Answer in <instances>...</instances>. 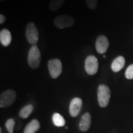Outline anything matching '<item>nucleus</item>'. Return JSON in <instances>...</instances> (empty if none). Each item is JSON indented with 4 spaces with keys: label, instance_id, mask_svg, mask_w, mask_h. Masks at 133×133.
<instances>
[{
    "label": "nucleus",
    "instance_id": "nucleus-1",
    "mask_svg": "<svg viewBox=\"0 0 133 133\" xmlns=\"http://www.w3.org/2000/svg\"><path fill=\"white\" fill-rule=\"evenodd\" d=\"M41 55L40 51L36 44L32 45L29 50L28 54V64L30 67L33 69H36L40 65Z\"/></svg>",
    "mask_w": 133,
    "mask_h": 133
},
{
    "label": "nucleus",
    "instance_id": "nucleus-2",
    "mask_svg": "<svg viewBox=\"0 0 133 133\" xmlns=\"http://www.w3.org/2000/svg\"><path fill=\"white\" fill-rule=\"evenodd\" d=\"M110 90L107 86L101 84L97 89V100L100 107H106L110 99Z\"/></svg>",
    "mask_w": 133,
    "mask_h": 133
},
{
    "label": "nucleus",
    "instance_id": "nucleus-3",
    "mask_svg": "<svg viewBox=\"0 0 133 133\" xmlns=\"http://www.w3.org/2000/svg\"><path fill=\"white\" fill-rule=\"evenodd\" d=\"M53 23L56 27L60 29H64L74 25L75 19L72 16L69 15H61L55 18Z\"/></svg>",
    "mask_w": 133,
    "mask_h": 133
},
{
    "label": "nucleus",
    "instance_id": "nucleus-4",
    "mask_svg": "<svg viewBox=\"0 0 133 133\" xmlns=\"http://www.w3.org/2000/svg\"><path fill=\"white\" fill-rule=\"evenodd\" d=\"M25 36L28 42L31 45H35L38 43L39 34L36 25L33 22H29L26 26Z\"/></svg>",
    "mask_w": 133,
    "mask_h": 133
},
{
    "label": "nucleus",
    "instance_id": "nucleus-5",
    "mask_svg": "<svg viewBox=\"0 0 133 133\" xmlns=\"http://www.w3.org/2000/svg\"><path fill=\"white\" fill-rule=\"evenodd\" d=\"M16 99V93L12 89H8L0 96V107L6 108L12 105Z\"/></svg>",
    "mask_w": 133,
    "mask_h": 133
},
{
    "label": "nucleus",
    "instance_id": "nucleus-6",
    "mask_svg": "<svg viewBox=\"0 0 133 133\" xmlns=\"http://www.w3.org/2000/svg\"><path fill=\"white\" fill-rule=\"evenodd\" d=\"M48 69L52 78H57L62 71V64L59 59H52L48 61Z\"/></svg>",
    "mask_w": 133,
    "mask_h": 133
},
{
    "label": "nucleus",
    "instance_id": "nucleus-7",
    "mask_svg": "<svg viewBox=\"0 0 133 133\" xmlns=\"http://www.w3.org/2000/svg\"><path fill=\"white\" fill-rule=\"evenodd\" d=\"M99 68L98 60L94 56L90 55L88 56L84 62V69L86 73L89 75H94L97 72Z\"/></svg>",
    "mask_w": 133,
    "mask_h": 133
},
{
    "label": "nucleus",
    "instance_id": "nucleus-8",
    "mask_svg": "<svg viewBox=\"0 0 133 133\" xmlns=\"http://www.w3.org/2000/svg\"><path fill=\"white\" fill-rule=\"evenodd\" d=\"M109 46V41L105 36L101 35L97 38L96 41V49L99 54H104Z\"/></svg>",
    "mask_w": 133,
    "mask_h": 133
},
{
    "label": "nucleus",
    "instance_id": "nucleus-9",
    "mask_svg": "<svg viewBox=\"0 0 133 133\" xmlns=\"http://www.w3.org/2000/svg\"><path fill=\"white\" fill-rule=\"evenodd\" d=\"M83 101L79 97H75L71 101L69 107V112L72 117L78 115L82 107Z\"/></svg>",
    "mask_w": 133,
    "mask_h": 133
},
{
    "label": "nucleus",
    "instance_id": "nucleus-10",
    "mask_svg": "<svg viewBox=\"0 0 133 133\" xmlns=\"http://www.w3.org/2000/svg\"><path fill=\"white\" fill-rule=\"evenodd\" d=\"M91 123V116L89 112H86L81 116L79 124V129L81 131H88L90 128Z\"/></svg>",
    "mask_w": 133,
    "mask_h": 133
},
{
    "label": "nucleus",
    "instance_id": "nucleus-11",
    "mask_svg": "<svg viewBox=\"0 0 133 133\" xmlns=\"http://www.w3.org/2000/svg\"><path fill=\"white\" fill-rule=\"evenodd\" d=\"M12 41V36L9 30L4 29L0 31V42L4 47H7Z\"/></svg>",
    "mask_w": 133,
    "mask_h": 133
},
{
    "label": "nucleus",
    "instance_id": "nucleus-12",
    "mask_svg": "<svg viewBox=\"0 0 133 133\" xmlns=\"http://www.w3.org/2000/svg\"><path fill=\"white\" fill-rule=\"evenodd\" d=\"M125 59L123 56H118L116 57L111 65V69L114 72H118L124 66Z\"/></svg>",
    "mask_w": 133,
    "mask_h": 133
},
{
    "label": "nucleus",
    "instance_id": "nucleus-13",
    "mask_svg": "<svg viewBox=\"0 0 133 133\" xmlns=\"http://www.w3.org/2000/svg\"><path fill=\"white\" fill-rule=\"evenodd\" d=\"M40 127L39 121L35 119L31 121L25 128L24 133H35Z\"/></svg>",
    "mask_w": 133,
    "mask_h": 133
},
{
    "label": "nucleus",
    "instance_id": "nucleus-14",
    "mask_svg": "<svg viewBox=\"0 0 133 133\" xmlns=\"http://www.w3.org/2000/svg\"><path fill=\"white\" fill-rule=\"evenodd\" d=\"M53 123L57 127H62L65 124V120L64 117L58 113H54L52 115Z\"/></svg>",
    "mask_w": 133,
    "mask_h": 133
},
{
    "label": "nucleus",
    "instance_id": "nucleus-15",
    "mask_svg": "<svg viewBox=\"0 0 133 133\" xmlns=\"http://www.w3.org/2000/svg\"><path fill=\"white\" fill-rule=\"evenodd\" d=\"M33 110V107L32 105L29 104L25 106L19 112V116L22 118L25 119L29 117V116L32 113Z\"/></svg>",
    "mask_w": 133,
    "mask_h": 133
},
{
    "label": "nucleus",
    "instance_id": "nucleus-16",
    "mask_svg": "<svg viewBox=\"0 0 133 133\" xmlns=\"http://www.w3.org/2000/svg\"><path fill=\"white\" fill-rule=\"evenodd\" d=\"M65 0H51L49 4V9L51 11H57L62 6Z\"/></svg>",
    "mask_w": 133,
    "mask_h": 133
},
{
    "label": "nucleus",
    "instance_id": "nucleus-17",
    "mask_svg": "<svg viewBox=\"0 0 133 133\" xmlns=\"http://www.w3.org/2000/svg\"><path fill=\"white\" fill-rule=\"evenodd\" d=\"M15 121L13 119H8L6 123V128L9 133H12L14 131Z\"/></svg>",
    "mask_w": 133,
    "mask_h": 133
},
{
    "label": "nucleus",
    "instance_id": "nucleus-18",
    "mask_svg": "<svg viewBox=\"0 0 133 133\" xmlns=\"http://www.w3.org/2000/svg\"><path fill=\"white\" fill-rule=\"evenodd\" d=\"M88 7L91 10H95L97 7L98 0H86Z\"/></svg>",
    "mask_w": 133,
    "mask_h": 133
},
{
    "label": "nucleus",
    "instance_id": "nucleus-19",
    "mask_svg": "<svg viewBox=\"0 0 133 133\" xmlns=\"http://www.w3.org/2000/svg\"><path fill=\"white\" fill-rule=\"evenodd\" d=\"M125 76L127 79H133V64H131L128 66L125 71Z\"/></svg>",
    "mask_w": 133,
    "mask_h": 133
},
{
    "label": "nucleus",
    "instance_id": "nucleus-20",
    "mask_svg": "<svg viewBox=\"0 0 133 133\" xmlns=\"http://www.w3.org/2000/svg\"><path fill=\"white\" fill-rule=\"evenodd\" d=\"M5 21H6V17L3 14H0V24H4Z\"/></svg>",
    "mask_w": 133,
    "mask_h": 133
},
{
    "label": "nucleus",
    "instance_id": "nucleus-21",
    "mask_svg": "<svg viewBox=\"0 0 133 133\" xmlns=\"http://www.w3.org/2000/svg\"><path fill=\"white\" fill-rule=\"evenodd\" d=\"M0 1H1V2H2V1H5V0H0Z\"/></svg>",
    "mask_w": 133,
    "mask_h": 133
}]
</instances>
